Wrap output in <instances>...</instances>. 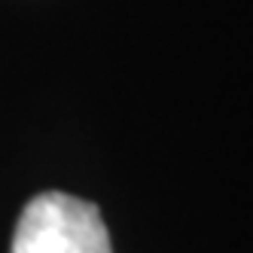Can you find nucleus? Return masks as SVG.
<instances>
[{
  "label": "nucleus",
  "instance_id": "1",
  "mask_svg": "<svg viewBox=\"0 0 253 253\" xmlns=\"http://www.w3.org/2000/svg\"><path fill=\"white\" fill-rule=\"evenodd\" d=\"M9 253H113L110 232L92 202L40 192L25 205Z\"/></svg>",
  "mask_w": 253,
  "mask_h": 253
}]
</instances>
